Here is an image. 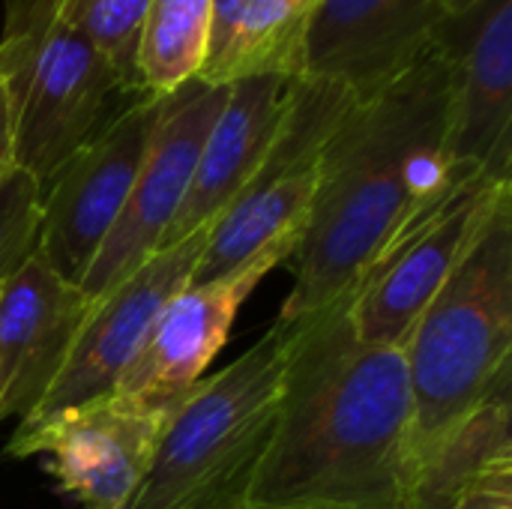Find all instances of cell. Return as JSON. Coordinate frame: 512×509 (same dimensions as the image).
<instances>
[{"label":"cell","instance_id":"4","mask_svg":"<svg viewBox=\"0 0 512 509\" xmlns=\"http://www.w3.org/2000/svg\"><path fill=\"white\" fill-rule=\"evenodd\" d=\"M417 468L510 378L512 198L429 300L405 345ZM417 483V480H414Z\"/></svg>","mask_w":512,"mask_h":509},{"label":"cell","instance_id":"13","mask_svg":"<svg viewBox=\"0 0 512 509\" xmlns=\"http://www.w3.org/2000/svg\"><path fill=\"white\" fill-rule=\"evenodd\" d=\"M435 36L453 60V165L512 180V0H483Z\"/></svg>","mask_w":512,"mask_h":509},{"label":"cell","instance_id":"14","mask_svg":"<svg viewBox=\"0 0 512 509\" xmlns=\"http://www.w3.org/2000/svg\"><path fill=\"white\" fill-rule=\"evenodd\" d=\"M438 0H318L303 78L366 96L405 72L435 39Z\"/></svg>","mask_w":512,"mask_h":509},{"label":"cell","instance_id":"22","mask_svg":"<svg viewBox=\"0 0 512 509\" xmlns=\"http://www.w3.org/2000/svg\"><path fill=\"white\" fill-rule=\"evenodd\" d=\"M15 165V129H12V108L6 90L0 84V177Z\"/></svg>","mask_w":512,"mask_h":509},{"label":"cell","instance_id":"12","mask_svg":"<svg viewBox=\"0 0 512 509\" xmlns=\"http://www.w3.org/2000/svg\"><path fill=\"white\" fill-rule=\"evenodd\" d=\"M171 411L117 396L60 414L21 453L45 456L57 489L81 509H123L138 489Z\"/></svg>","mask_w":512,"mask_h":509},{"label":"cell","instance_id":"11","mask_svg":"<svg viewBox=\"0 0 512 509\" xmlns=\"http://www.w3.org/2000/svg\"><path fill=\"white\" fill-rule=\"evenodd\" d=\"M297 246V237L273 243L240 270L213 282H189L177 291L162 306L111 396L150 411H174L225 348L240 306L273 267L297 252Z\"/></svg>","mask_w":512,"mask_h":509},{"label":"cell","instance_id":"8","mask_svg":"<svg viewBox=\"0 0 512 509\" xmlns=\"http://www.w3.org/2000/svg\"><path fill=\"white\" fill-rule=\"evenodd\" d=\"M207 228L180 240L177 246L153 252L129 276L90 300V309L75 333V342L51 381L42 402L21 417L6 453L21 459L24 447L60 414L84 408L114 393L120 375L141 351L162 306L192 282Z\"/></svg>","mask_w":512,"mask_h":509},{"label":"cell","instance_id":"20","mask_svg":"<svg viewBox=\"0 0 512 509\" xmlns=\"http://www.w3.org/2000/svg\"><path fill=\"white\" fill-rule=\"evenodd\" d=\"M42 183L12 165L0 177V285L39 255Z\"/></svg>","mask_w":512,"mask_h":509},{"label":"cell","instance_id":"17","mask_svg":"<svg viewBox=\"0 0 512 509\" xmlns=\"http://www.w3.org/2000/svg\"><path fill=\"white\" fill-rule=\"evenodd\" d=\"M318 0H210V45L198 81L231 87L255 75L300 78Z\"/></svg>","mask_w":512,"mask_h":509},{"label":"cell","instance_id":"2","mask_svg":"<svg viewBox=\"0 0 512 509\" xmlns=\"http://www.w3.org/2000/svg\"><path fill=\"white\" fill-rule=\"evenodd\" d=\"M294 321L279 423L252 501L411 509L417 438L405 351L360 339L348 297Z\"/></svg>","mask_w":512,"mask_h":509},{"label":"cell","instance_id":"10","mask_svg":"<svg viewBox=\"0 0 512 509\" xmlns=\"http://www.w3.org/2000/svg\"><path fill=\"white\" fill-rule=\"evenodd\" d=\"M225 99L228 87H213L198 78L165 96L126 207L81 282V294L87 300H96L159 252L162 237L189 192L201 147Z\"/></svg>","mask_w":512,"mask_h":509},{"label":"cell","instance_id":"6","mask_svg":"<svg viewBox=\"0 0 512 509\" xmlns=\"http://www.w3.org/2000/svg\"><path fill=\"white\" fill-rule=\"evenodd\" d=\"M354 96L330 81L291 78L282 126L240 195L207 228L192 282H213L282 240H300L321 150Z\"/></svg>","mask_w":512,"mask_h":509},{"label":"cell","instance_id":"18","mask_svg":"<svg viewBox=\"0 0 512 509\" xmlns=\"http://www.w3.org/2000/svg\"><path fill=\"white\" fill-rule=\"evenodd\" d=\"M210 45V0H150L138 39V90L171 96L195 81Z\"/></svg>","mask_w":512,"mask_h":509},{"label":"cell","instance_id":"3","mask_svg":"<svg viewBox=\"0 0 512 509\" xmlns=\"http://www.w3.org/2000/svg\"><path fill=\"white\" fill-rule=\"evenodd\" d=\"M294 330L297 321L279 318L246 354L192 387L123 509H240L252 501L279 423Z\"/></svg>","mask_w":512,"mask_h":509},{"label":"cell","instance_id":"7","mask_svg":"<svg viewBox=\"0 0 512 509\" xmlns=\"http://www.w3.org/2000/svg\"><path fill=\"white\" fill-rule=\"evenodd\" d=\"M507 198H512L510 177L474 171L417 213L348 294L357 336L402 348L429 300Z\"/></svg>","mask_w":512,"mask_h":509},{"label":"cell","instance_id":"24","mask_svg":"<svg viewBox=\"0 0 512 509\" xmlns=\"http://www.w3.org/2000/svg\"><path fill=\"white\" fill-rule=\"evenodd\" d=\"M483 0H438V12H441V21H456L462 15H468L471 9H477Z\"/></svg>","mask_w":512,"mask_h":509},{"label":"cell","instance_id":"21","mask_svg":"<svg viewBox=\"0 0 512 509\" xmlns=\"http://www.w3.org/2000/svg\"><path fill=\"white\" fill-rule=\"evenodd\" d=\"M447 509H512V465L495 468L471 483Z\"/></svg>","mask_w":512,"mask_h":509},{"label":"cell","instance_id":"19","mask_svg":"<svg viewBox=\"0 0 512 509\" xmlns=\"http://www.w3.org/2000/svg\"><path fill=\"white\" fill-rule=\"evenodd\" d=\"M60 15L105 57L123 93H138V39L150 0H54Z\"/></svg>","mask_w":512,"mask_h":509},{"label":"cell","instance_id":"9","mask_svg":"<svg viewBox=\"0 0 512 509\" xmlns=\"http://www.w3.org/2000/svg\"><path fill=\"white\" fill-rule=\"evenodd\" d=\"M165 96H138L81 144L42 186L39 255L81 288L99 246L117 225Z\"/></svg>","mask_w":512,"mask_h":509},{"label":"cell","instance_id":"15","mask_svg":"<svg viewBox=\"0 0 512 509\" xmlns=\"http://www.w3.org/2000/svg\"><path fill=\"white\" fill-rule=\"evenodd\" d=\"M87 309L81 288L63 282L42 255L0 285V423L42 402Z\"/></svg>","mask_w":512,"mask_h":509},{"label":"cell","instance_id":"16","mask_svg":"<svg viewBox=\"0 0 512 509\" xmlns=\"http://www.w3.org/2000/svg\"><path fill=\"white\" fill-rule=\"evenodd\" d=\"M288 87L291 78L279 75H255L228 87V99L201 147L189 192L159 249L177 246L195 231L210 228L216 216L240 195L282 126L288 111Z\"/></svg>","mask_w":512,"mask_h":509},{"label":"cell","instance_id":"23","mask_svg":"<svg viewBox=\"0 0 512 509\" xmlns=\"http://www.w3.org/2000/svg\"><path fill=\"white\" fill-rule=\"evenodd\" d=\"M240 509H351L339 507V504H327V501H249Z\"/></svg>","mask_w":512,"mask_h":509},{"label":"cell","instance_id":"5","mask_svg":"<svg viewBox=\"0 0 512 509\" xmlns=\"http://www.w3.org/2000/svg\"><path fill=\"white\" fill-rule=\"evenodd\" d=\"M0 84L12 108L15 165L42 186L105 126L108 99L123 93L105 57L54 0H6Z\"/></svg>","mask_w":512,"mask_h":509},{"label":"cell","instance_id":"1","mask_svg":"<svg viewBox=\"0 0 512 509\" xmlns=\"http://www.w3.org/2000/svg\"><path fill=\"white\" fill-rule=\"evenodd\" d=\"M453 60L438 36L384 87L354 96L321 159L279 318H306L354 291L393 237L462 177L450 159Z\"/></svg>","mask_w":512,"mask_h":509}]
</instances>
